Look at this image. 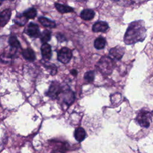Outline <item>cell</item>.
<instances>
[{
  "instance_id": "1",
  "label": "cell",
  "mask_w": 153,
  "mask_h": 153,
  "mask_svg": "<svg viewBox=\"0 0 153 153\" xmlns=\"http://www.w3.org/2000/svg\"><path fill=\"white\" fill-rule=\"evenodd\" d=\"M146 36V29L142 21H135L130 24L124 36L126 44H132L142 41Z\"/></svg>"
},
{
  "instance_id": "2",
  "label": "cell",
  "mask_w": 153,
  "mask_h": 153,
  "mask_svg": "<svg viewBox=\"0 0 153 153\" xmlns=\"http://www.w3.org/2000/svg\"><path fill=\"white\" fill-rule=\"evenodd\" d=\"M115 62L114 59L109 56H102L96 64V68L103 75H109L111 74L114 68Z\"/></svg>"
},
{
  "instance_id": "3",
  "label": "cell",
  "mask_w": 153,
  "mask_h": 153,
  "mask_svg": "<svg viewBox=\"0 0 153 153\" xmlns=\"http://www.w3.org/2000/svg\"><path fill=\"white\" fill-rule=\"evenodd\" d=\"M136 121L141 127L148 128L151 124V115L148 112H140L136 117Z\"/></svg>"
},
{
  "instance_id": "4",
  "label": "cell",
  "mask_w": 153,
  "mask_h": 153,
  "mask_svg": "<svg viewBox=\"0 0 153 153\" xmlns=\"http://www.w3.org/2000/svg\"><path fill=\"white\" fill-rule=\"evenodd\" d=\"M72 56V51L67 47L62 48L57 53V60L64 64L68 63Z\"/></svg>"
},
{
  "instance_id": "5",
  "label": "cell",
  "mask_w": 153,
  "mask_h": 153,
  "mask_svg": "<svg viewBox=\"0 0 153 153\" xmlns=\"http://www.w3.org/2000/svg\"><path fill=\"white\" fill-rule=\"evenodd\" d=\"M24 32L32 38H38L41 35L40 30L38 25L30 22L24 30Z\"/></svg>"
},
{
  "instance_id": "6",
  "label": "cell",
  "mask_w": 153,
  "mask_h": 153,
  "mask_svg": "<svg viewBox=\"0 0 153 153\" xmlns=\"http://www.w3.org/2000/svg\"><path fill=\"white\" fill-rule=\"evenodd\" d=\"M62 89L59 84V82L54 81L53 82L48 89V92L47 93V96H48L50 97L53 98V99H55L59 97V94H60V93L62 92Z\"/></svg>"
},
{
  "instance_id": "7",
  "label": "cell",
  "mask_w": 153,
  "mask_h": 153,
  "mask_svg": "<svg viewBox=\"0 0 153 153\" xmlns=\"http://www.w3.org/2000/svg\"><path fill=\"white\" fill-rule=\"evenodd\" d=\"M61 96L63 102L68 105L72 104L75 99L74 93L69 88L62 90L59 96Z\"/></svg>"
},
{
  "instance_id": "8",
  "label": "cell",
  "mask_w": 153,
  "mask_h": 153,
  "mask_svg": "<svg viewBox=\"0 0 153 153\" xmlns=\"http://www.w3.org/2000/svg\"><path fill=\"white\" fill-rule=\"evenodd\" d=\"M124 54V49L123 47L120 46H116L112 48L109 50V56L110 57L117 60H120Z\"/></svg>"
},
{
  "instance_id": "9",
  "label": "cell",
  "mask_w": 153,
  "mask_h": 153,
  "mask_svg": "<svg viewBox=\"0 0 153 153\" xmlns=\"http://www.w3.org/2000/svg\"><path fill=\"white\" fill-rule=\"evenodd\" d=\"M108 29V24L103 21H98L94 23L92 26V30L94 32H105Z\"/></svg>"
},
{
  "instance_id": "10",
  "label": "cell",
  "mask_w": 153,
  "mask_h": 153,
  "mask_svg": "<svg viewBox=\"0 0 153 153\" xmlns=\"http://www.w3.org/2000/svg\"><path fill=\"white\" fill-rule=\"evenodd\" d=\"M41 51L42 58L45 60H48L51 57V47L48 43L42 44L41 47Z\"/></svg>"
},
{
  "instance_id": "11",
  "label": "cell",
  "mask_w": 153,
  "mask_h": 153,
  "mask_svg": "<svg viewBox=\"0 0 153 153\" xmlns=\"http://www.w3.org/2000/svg\"><path fill=\"white\" fill-rule=\"evenodd\" d=\"M11 16V11L10 9H6L2 11L0 13V24L1 26L4 27L10 20Z\"/></svg>"
},
{
  "instance_id": "12",
  "label": "cell",
  "mask_w": 153,
  "mask_h": 153,
  "mask_svg": "<svg viewBox=\"0 0 153 153\" xmlns=\"http://www.w3.org/2000/svg\"><path fill=\"white\" fill-rule=\"evenodd\" d=\"M22 54L23 57L28 61L33 62L35 60V54L34 51L29 48L23 50L22 51Z\"/></svg>"
},
{
  "instance_id": "13",
  "label": "cell",
  "mask_w": 153,
  "mask_h": 153,
  "mask_svg": "<svg viewBox=\"0 0 153 153\" xmlns=\"http://www.w3.org/2000/svg\"><path fill=\"white\" fill-rule=\"evenodd\" d=\"M54 6L57 9V10L62 14H65V13H71L74 11V8L67 5L61 4L56 2L54 4Z\"/></svg>"
},
{
  "instance_id": "14",
  "label": "cell",
  "mask_w": 153,
  "mask_h": 153,
  "mask_svg": "<svg viewBox=\"0 0 153 153\" xmlns=\"http://www.w3.org/2000/svg\"><path fill=\"white\" fill-rule=\"evenodd\" d=\"M74 136L75 139L78 142H81L85 139L86 137V133L83 128L79 127L75 129L74 132Z\"/></svg>"
},
{
  "instance_id": "15",
  "label": "cell",
  "mask_w": 153,
  "mask_h": 153,
  "mask_svg": "<svg viewBox=\"0 0 153 153\" xmlns=\"http://www.w3.org/2000/svg\"><path fill=\"white\" fill-rule=\"evenodd\" d=\"M38 21L42 26L45 27L54 28L56 27V25L54 21L51 20L50 19L45 17H39L38 18Z\"/></svg>"
},
{
  "instance_id": "16",
  "label": "cell",
  "mask_w": 153,
  "mask_h": 153,
  "mask_svg": "<svg viewBox=\"0 0 153 153\" xmlns=\"http://www.w3.org/2000/svg\"><path fill=\"white\" fill-rule=\"evenodd\" d=\"M94 15L95 13L91 9H84L80 13L81 17L84 20H91L94 17Z\"/></svg>"
},
{
  "instance_id": "17",
  "label": "cell",
  "mask_w": 153,
  "mask_h": 153,
  "mask_svg": "<svg viewBox=\"0 0 153 153\" xmlns=\"http://www.w3.org/2000/svg\"><path fill=\"white\" fill-rule=\"evenodd\" d=\"M106 39L102 36H99L94 40V47L97 50H101L104 48V47L106 45Z\"/></svg>"
},
{
  "instance_id": "18",
  "label": "cell",
  "mask_w": 153,
  "mask_h": 153,
  "mask_svg": "<svg viewBox=\"0 0 153 153\" xmlns=\"http://www.w3.org/2000/svg\"><path fill=\"white\" fill-rule=\"evenodd\" d=\"M8 44L11 49H18L21 47L20 43L16 36H11L8 39Z\"/></svg>"
},
{
  "instance_id": "19",
  "label": "cell",
  "mask_w": 153,
  "mask_h": 153,
  "mask_svg": "<svg viewBox=\"0 0 153 153\" xmlns=\"http://www.w3.org/2000/svg\"><path fill=\"white\" fill-rule=\"evenodd\" d=\"M40 39L42 43H47L51 39V32L49 30H44L40 35Z\"/></svg>"
},
{
  "instance_id": "20",
  "label": "cell",
  "mask_w": 153,
  "mask_h": 153,
  "mask_svg": "<svg viewBox=\"0 0 153 153\" xmlns=\"http://www.w3.org/2000/svg\"><path fill=\"white\" fill-rule=\"evenodd\" d=\"M27 20L28 19L23 14V13L17 14L14 20V22L20 26H24L27 23Z\"/></svg>"
},
{
  "instance_id": "21",
  "label": "cell",
  "mask_w": 153,
  "mask_h": 153,
  "mask_svg": "<svg viewBox=\"0 0 153 153\" xmlns=\"http://www.w3.org/2000/svg\"><path fill=\"white\" fill-rule=\"evenodd\" d=\"M23 14L27 19H33L35 18L37 14V11L36 10L32 7L27 9L23 13Z\"/></svg>"
},
{
  "instance_id": "22",
  "label": "cell",
  "mask_w": 153,
  "mask_h": 153,
  "mask_svg": "<svg viewBox=\"0 0 153 153\" xmlns=\"http://www.w3.org/2000/svg\"><path fill=\"white\" fill-rule=\"evenodd\" d=\"M84 78L86 81H87L88 82H91L94 79V71H88V72H85L84 75Z\"/></svg>"
},
{
  "instance_id": "23",
  "label": "cell",
  "mask_w": 153,
  "mask_h": 153,
  "mask_svg": "<svg viewBox=\"0 0 153 153\" xmlns=\"http://www.w3.org/2000/svg\"><path fill=\"white\" fill-rule=\"evenodd\" d=\"M56 37L59 42H63V41H66V37L65 36V35L63 33H57L56 35Z\"/></svg>"
},
{
  "instance_id": "24",
  "label": "cell",
  "mask_w": 153,
  "mask_h": 153,
  "mask_svg": "<svg viewBox=\"0 0 153 153\" xmlns=\"http://www.w3.org/2000/svg\"><path fill=\"white\" fill-rule=\"evenodd\" d=\"M71 74H72V75H77V71H76L75 69H72V70L71 71Z\"/></svg>"
},
{
  "instance_id": "25",
  "label": "cell",
  "mask_w": 153,
  "mask_h": 153,
  "mask_svg": "<svg viewBox=\"0 0 153 153\" xmlns=\"http://www.w3.org/2000/svg\"><path fill=\"white\" fill-rule=\"evenodd\" d=\"M74 1H87V0H74Z\"/></svg>"
},
{
  "instance_id": "26",
  "label": "cell",
  "mask_w": 153,
  "mask_h": 153,
  "mask_svg": "<svg viewBox=\"0 0 153 153\" xmlns=\"http://www.w3.org/2000/svg\"><path fill=\"white\" fill-rule=\"evenodd\" d=\"M3 1H4V0H1V3H0V4H1H1H2V2H3Z\"/></svg>"
},
{
  "instance_id": "27",
  "label": "cell",
  "mask_w": 153,
  "mask_h": 153,
  "mask_svg": "<svg viewBox=\"0 0 153 153\" xmlns=\"http://www.w3.org/2000/svg\"><path fill=\"white\" fill-rule=\"evenodd\" d=\"M9 1H14V0H9Z\"/></svg>"
}]
</instances>
